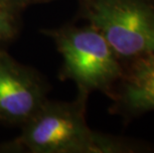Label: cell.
<instances>
[{"label":"cell","mask_w":154,"mask_h":153,"mask_svg":"<svg viewBox=\"0 0 154 153\" xmlns=\"http://www.w3.org/2000/svg\"><path fill=\"white\" fill-rule=\"evenodd\" d=\"M41 33L54 41L62 57L59 79L74 82L78 92L90 96L97 90L111 99L123 65L97 29L65 24Z\"/></svg>","instance_id":"2"},{"label":"cell","mask_w":154,"mask_h":153,"mask_svg":"<svg viewBox=\"0 0 154 153\" xmlns=\"http://www.w3.org/2000/svg\"><path fill=\"white\" fill-rule=\"evenodd\" d=\"M110 100L109 113L125 123L154 112V53L123 65Z\"/></svg>","instance_id":"5"},{"label":"cell","mask_w":154,"mask_h":153,"mask_svg":"<svg viewBox=\"0 0 154 153\" xmlns=\"http://www.w3.org/2000/svg\"><path fill=\"white\" fill-rule=\"evenodd\" d=\"M49 90L40 72L0 49V122L21 127L43 106Z\"/></svg>","instance_id":"4"},{"label":"cell","mask_w":154,"mask_h":153,"mask_svg":"<svg viewBox=\"0 0 154 153\" xmlns=\"http://www.w3.org/2000/svg\"><path fill=\"white\" fill-rule=\"evenodd\" d=\"M15 7L20 9L22 11L23 9H25L28 6L35 5V4H40V3H46L49 2L51 0H9Z\"/></svg>","instance_id":"7"},{"label":"cell","mask_w":154,"mask_h":153,"mask_svg":"<svg viewBox=\"0 0 154 153\" xmlns=\"http://www.w3.org/2000/svg\"><path fill=\"white\" fill-rule=\"evenodd\" d=\"M21 10L9 0H0V49H7L21 28Z\"/></svg>","instance_id":"6"},{"label":"cell","mask_w":154,"mask_h":153,"mask_svg":"<svg viewBox=\"0 0 154 153\" xmlns=\"http://www.w3.org/2000/svg\"><path fill=\"white\" fill-rule=\"evenodd\" d=\"M88 94L75 99H47L21 126L14 139L0 143V153H139L151 146L143 141L94 131L87 122Z\"/></svg>","instance_id":"1"},{"label":"cell","mask_w":154,"mask_h":153,"mask_svg":"<svg viewBox=\"0 0 154 153\" xmlns=\"http://www.w3.org/2000/svg\"><path fill=\"white\" fill-rule=\"evenodd\" d=\"M78 17L103 36L122 65L154 53V0H79Z\"/></svg>","instance_id":"3"}]
</instances>
